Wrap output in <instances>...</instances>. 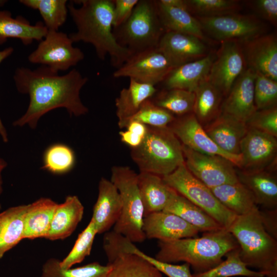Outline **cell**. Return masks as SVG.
Segmentation results:
<instances>
[{"label": "cell", "instance_id": "cell-1", "mask_svg": "<svg viewBox=\"0 0 277 277\" xmlns=\"http://www.w3.org/2000/svg\"><path fill=\"white\" fill-rule=\"evenodd\" d=\"M17 91L29 96L26 112L13 123L15 127L26 125L35 129L41 117L50 111L65 108L71 115L86 114L88 109L82 103L80 91L88 78L74 69L60 75L45 66L35 70L17 68L13 76Z\"/></svg>", "mask_w": 277, "mask_h": 277}, {"label": "cell", "instance_id": "cell-2", "mask_svg": "<svg viewBox=\"0 0 277 277\" xmlns=\"http://www.w3.org/2000/svg\"><path fill=\"white\" fill-rule=\"evenodd\" d=\"M67 7L77 28L69 35L73 43L91 44L100 60L109 55L113 66L118 68L132 55L114 36L113 0L73 1Z\"/></svg>", "mask_w": 277, "mask_h": 277}, {"label": "cell", "instance_id": "cell-3", "mask_svg": "<svg viewBox=\"0 0 277 277\" xmlns=\"http://www.w3.org/2000/svg\"><path fill=\"white\" fill-rule=\"evenodd\" d=\"M157 260L168 263L184 262L192 267L194 273L206 272L215 267L231 250L239 247L227 229L205 232L199 238L159 241Z\"/></svg>", "mask_w": 277, "mask_h": 277}, {"label": "cell", "instance_id": "cell-4", "mask_svg": "<svg viewBox=\"0 0 277 277\" xmlns=\"http://www.w3.org/2000/svg\"><path fill=\"white\" fill-rule=\"evenodd\" d=\"M259 210L236 216L227 230L236 239L240 258L248 267L265 276L277 277V241L264 228Z\"/></svg>", "mask_w": 277, "mask_h": 277}, {"label": "cell", "instance_id": "cell-5", "mask_svg": "<svg viewBox=\"0 0 277 277\" xmlns=\"http://www.w3.org/2000/svg\"><path fill=\"white\" fill-rule=\"evenodd\" d=\"M147 127L141 144L131 148V157L140 172L168 175L185 163L182 144L169 126Z\"/></svg>", "mask_w": 277, "mask_h": 277}, {"label": "cell", "instance_id": "cell-6", "mask_svg": "<svg viewBox=\"0 0 277 277\" xmlns=\"http://www.w3.org/2000/svg\"><path fill=\"white\" fill-rule=\"evenodd\" d=\"M138 174L128 166H113L110 181L120 194L122 208L113 231L133 243L146 239L143 230L144 211L138 186Z\"/></svg>", "mask_w": 277, "mask_h": 277}, {"label": "cell", "instance_id": "cell-7", "mask_svg": "<svg viewBox=\"0 0 277 277\" xmlns=\"http://www.w3.org/2000/svg\"><path fill=\"white\" fill-rule=\"evenodd\" d=\"M114 29L118 43L132 54L157 47L165 32L152 0H138L129 18Z\"/></svg>", "mask_w": 277, "mask_h": 277}, {"label": "cell", "instance_id": "cell-8", "mask_svg": "<svg viewBox=\"0 0 277 277\" xmlns=\"http://www.w3.org/2000/svg\"><path fill=\"white\" fill-rule=\"evenodd\" d=\"M162 178L167 185L203 210L224 228L227 230L236 218V215L219 201L210 188L189 172L185 163Z\"/></svg>", "mask_w": 277, "mask_h": 277}, {"label": "cell", "instance_id": "cell-9", "mask_svg": "<svg viewBox=\"0 0 277 277\" xmlns=\"http://www.w3.org/2000/svg\"><path fill=\"white\" fill-rule=\"evenodd\" d=\"M203 32L221 43H239L266 33V25L253 15L234 13L214 17H197Z\"/></svg>", "mask_w": 277, "mask_h": 277}, {"label": "cell", "instance_id": "cell-10", "mask_svg": "<svg viewBox=\"0 0 277 277\" xmlns=\"http://www.w3.org/2000/svg\"><path fill=\"white\" fill-rule=\"evenodd\" d=\"M73 43L69 35L48 30L36 49L28 56V61L32 64L47 66L56 72L66 71L84 58L82 51L74 47Z\"/></svg>", "mask_w": 277, "mask_h": 277}, {"label": "cell", "instance_id": "cell-11", "mask_svg": "<svg viewBox=\"0 0 277 277\" xmlns=\"http://www.w3.org/2000/svg\"><path fill=\"white\" fill-rule=\"evenodd\" d=\"M189 172L209 188L239 182L234 164L227 159L194 151L182 145Z\"/></svg>", "mask_w": 277, "mask_h": 277}, {"label": "cell", "instance_id": "cell-12", "mask_svg": "<svg viewBox=\"0 0 277 277\" xmlns=\"http://www.w3.org/2000/svg\"><path fill=\"white\" fill-rule=\"evenodd\" d=\"M174 68L157 47L133 54L113 73L115 78L129 77L155 86L162 83Z\"/></svg>", "mask_w": 277, "mask_h": 277}, {"label": "cell", "instance_id": "cell-13", "mask_svg": "<svg viewBox=\"0 0 277 277\" xmlns=\"http://www.w3.org/2000/svg\"><path fill=\"white\" fill-rule=\"evenodd\" d=\"M207 80L227 96L239 76L247 69L240 43H221Z\"/></svg>", "mask_w": 277, "mask_h": 277}, {"label": "cell", "instance_id": "cell-14", "mask_svg": "<svg viewBox=\"0 0 277 277\" xmlns=\"http://www.w3.org/2000/svg\"><path fill=\"white\" fill-rule=\"evenodd\" d=\"M171 124L169 128L183 145L200 153L222 156L241 169V156L230 154L220 148L208 135L193 113L175 119Z\"/></svg>", "mask_w": 277, "mask_h": 277}, {"label": "cell", "instance_id": "cell-15", "mask_svg": "<svg viewBox=\"0 0 277 277\" xmlns=\"http://www.w3.org/2000/svg\"><path fill=\"white\" fill-rule=\"evenodd\" d=\"M276 149L275 137L248 127L240 144L241 170L246 171L264 170L275 157Z\"/></svg>", "mask_w": 277, "mask_h": 277}, {"label": "cell", "instance_id": "cell-16", "mask_svg": "<svg viewBox=\"0 0 277 277\" xmlns=\"http://www.w3.org/2000/svg\"><path fill=\"white\" fill-rule=\"evenodd\" d=\"M157 47L174 68L201 59L209 53L200 38L175 32H165Z\"/></svg>", "mask_w": 277, "mask_h": 277}, {"label": "cell", "instance_id": "cell-17", "mask_svg": "<svg viewBox=\"0 0 277 277\" xmlns=\"http://www.w3.org/2000/svg\"><path fill=\"white\" fill-rule=\"evenodd\" d=\"M248 68L277 81V39L264 34L240 43Z\"/></svg>", "mask_w": 277, "mask_h": 277}, {"label": "cell", "instance_id": "cell-18", "mask_svg": "<svg viewBox=\"0 0 277 277\" xmlns=\"http://www.w3.org/2000/svg\"><path fill=\"white\" fill-rule=\"evenodd\" d=\"M143 230L146 239L170 241L195 237L199 230L179 216L163 211L144 216Z\"/></svg>", "mask_w": 277, "mask_h": 277}, {"label": "cell", "instance_id": "cell-19", "mask_svg": "<svg viewBox=\"0 0 277 277\" xmlns=\"http://www.w3.org/2000/svg\"><path fill=\"white\" fill-rule=\"evenodd\" d=\"M255 72L247 68L236 79L225 100L223 113L246 123L256 111L254 103Z\"/></svg>", "mask_w": 277, "mask_h": 277}, {"label": "cell", "instance_id": "cell-20", "mask_svg": "<svg viewBox=\"0 0 277 277\" xmlns=\"http://www.w3.org/2000/svg\"><path fill=\"white\" fill-rule=\"evenodd\" d=\"M120 194L110 180L102 177L98 183V193L93 206L91 220L97 234L109 231L118 221L122 211Z\"/></svg>", "mask_w": 277, "mask_h": 277}, {"label": "cell", "instance_id": "cell-21", "mask_svg": "<svg viewBox=\"0 0 277 277\" xmlns=\"http://www.w3.org/2000/svg\"><path fill=\"white\" fill-rule=\"evenodd\" d=\"M204 130L222 150L230 154L241 155L240 144L248 130L245 123L222 113Z\"/></svg>", "mask_w": 277, "mask_h": 277}, {"label": "cell", "instance_id": "cell-22", "mask_svg": "<svg viewBox=\"0 0 277 277\" xmlns=\"http://www.w3.org/2000/svg\"><path fill=\"white\" fill-rule=\"evenodd\" d=\"M215 54L208 53L205 57L173 68L162 82L167 89H180L194 92L207 80Z\"/></svg>", "mask_w": 277, "mask_h": 277}, {"label": "cell", "instance_id": "cell-23", "mask_svg": "<svg viewBox=\"0 0 277 277\" xmlns=\"http://www.w3.org/2000/svg\"><path fill=\"white\" fill-rule=\"evenodd\" d=\"M239 181L252 194L258 206L264 209H277V180L264 170L236 171Z\"/></svg>", "mask_w": 277, "mask_h": 277}, {"label": "cell", "instance_id": "cell-24", "mask_svg": "<svg viewBox=\"0 0 277 277\" xmlns=\"http://www.w3.org/2000/svg\"><path fill=\"white\" fill-rule=\"evenodd\" d=\"M84 207L76 195L67 196L57 205L46 239L54 241L69 237L81 221Z\"/></svg>", "mask_w": 277, "mask_h": 277}, {"label": "cell", "instance_id": "cell-25", "mask_svg": "<svg viewBox=\"0 0 277 277\" xmlns=\"http://www.w3.org/2000/svg\"><path fill=\"white\" fill-rule=\"evenodd\" d=\"M137 178L144 216L163 211L175 191L160 175L140 172Z\"/></svg>", "mask_w": 277, "mask_h": 277}, {"label": "cell", "instance_id": "cell-26", "mask_svg": "<svg viewBox=\"0 0 277 277\" xmlns=\"http://www.w3.org/2000/svg\"><path fill=\"white\" fill-rule=\"evenodd\" d=\"M57 205L47 197L28 204L24 220L23 239L46 238Z\"/></svg>", "mask_w": 277, "mask_h": 277}, {"label": "cell", "instance_id": "cell-27", "mask_svg": "<svg viewBox=\"0 0 277 277\" xmlns=\"http://www.w3.org/2000/svg\"><path fill=\"white\" fill-rule=\"evenodd\" d=\"M47 32L48 29L41 22L31 25L22 16L13 18L9 11H0V45L5 43L8 38H15L28 45L34 40L40 42Z\"/></svg>", "mask_w": 277, "mask_h": 277}, {"label": "cell", "instance_id": "cell-28", "mask_svg": "<svg viewBox=\"0 0 277 277\" xmlns=\"http://www.w3.org/2000/svg\"><path fill=\"white\" fill-rule=\"evenodd\" d=\"M156 91L154 85L130 79L128 87L123 88L115 101L118 127L125 128L127 121L137 112L145 101L155 94Z\"/></svg>", "mask_w": 277, "mask_h": 277}, {"label": "cell", "instance_id": "cell-29", "mask_svg": "<svg viewBox=\"0 0 277 277\" xmlns=\"http://www.w3.org/2000/svg\"><path fill=\"white\" fill-rule=\"evenodd\" d=\"M163 211L179 216L199 231H215L224 228L203 210L176 191Z\"/></svg>", "mask_w": 277, "mask_h": 277}, {"label": "cell", "instance_id": "cell-30", "mask_svg": "<svg viewBox=\"0 0 277 277\" xmlns=\"http://www.w3.org/2000/svg\"><path fill=\"white\" fill-rule=\"evenodd\" d=\"M158 15L165 32H175L195 36L202 41L206 37L196 18L187 9L171 7L155 1Z\"/></svg>", "mask_w": 277, "mask_h": 277}, {"label": "cell", "instance_id": "cell-31", "mask_svg": "<svg viewBox=\"0 0 277 277\" xmlns=\"http://www.w3.org/2000/svg\"><path fill=\"white\" fill-rule=\"evenodd\" d=\"M219 201L236 216L259 208L251 192L239 181L210 188Z\"/></svg>", "mask_w": 277, "mask_h": 277}, {"label": "cell", "instance_id": "cell-32", "mask_svg": "<svg viewBox=\"0 0 277 277\" xmlns=\"http://www.w3.org/2000/svg\"><path fill=\"white\" fill-rule=\"evenodd\" d=\"M27 205L10 207L0 213V260L23 239Z\"/></svg>", "mask_w": 277, "mask_h": 277}, {"label": "cell", "instance_id": "cell-33", "mask_svg": "<svg viewBox=\"0 0 277 277\" xmlns=\"http://www.w3.org/2000/svg\"><path fill=\"white\" fill-rule=\"evenodd\" d=\"M111 269L107 277H163L153 265L140 256L120 253L108 260Z\"/></svg>", "mask_w": 277, "mask_h": 277}, {"label": "cell", "instance_id": "cell-34", "mask_svg": "<svg viewBox=\"0 0 277 277\" xmlns=\"http://www.w3.org/2000/svg\"><path fill=\"white\" fill-rule=\"evenodd\" d=\"M194 92L195 101L192 112L201 125L208 124L220 114L223 95L207 80L201 83Z\"/></svg>", "mask_w": 277, "mask_h": 277}, {"label": "cell", "instance_id": "cell-35", "mask_svg": "<svg viewBox=\"0 0 277 277\" xmlns=\"http://www.w3.org/2000/svg\"><path fill=\"white\" fill-rule=\"evenodd\" d=\"M111 266L92 262L74 268L63 269L60 261L55 258L48 259L43 265L40 277H107Z\"/></svg>", "mask_w": 277, "mask_h": 277}, {"label": "cell", "instance_id": "cell-36", "mask_svg": "<svg viewBox=\"0 0 277 277\" xmlns=\"http://www.w3.org/2000/svg\"><path fill=\"white\" fill-rule=\"evenodd\" d=\"M225 256L226 260H223L215 267L206 272L193 273L192 277L265 276L262 272L249 269L242 261L240 256V247L228 252Z\"/></svg>", "mask_w": 277, "mask_h": 277}, {"label": "cell", "instance_id": "cell-37", "mask_svg": "<svg viewBox=\"0 0 277 277\" xmlns=\"http://www.w3.org/2000/svg\"><path fill=\"white\" fill-rule=\"evenodd\" d=\"M23 5L37 10L44 24L49 30L58 31L67 19L68 12L66 0H20Z\"/></svg>", "mask_w": 277, "mask_h": 277}, {"label": "cell", "instance_id": "cell-38", "mask_svg": "<svg viewBox=\"0 0 277 277\" xmlns=\"http://www.w3.org/2000/svg\"><path fill=\"white\" fill-rule=\"evenodd\" d=\"M75 155L69 146L55 143L49 146L43 155L42 168L56 175L66 174L74 167Z\"/></svg>", "mask_w": 277, "mask_h": 277}, {"label": "cell", "instance_id": "cell-39", "mask_svg": "<svg viewBox=\"0 0 277 277\" xmlns=\"http://www.w3.org/2000/svg\"><path fill=\"white\" fill-rule=\"evenodd\" d=\"M194 101V92L171 89L162 92L152 102L172 114L184 115L193 111Z\"/></svg>", "mask_w": 277, "mask_h": 277}, {"label": "cell", "instance_id": "cell-40", "mask_svg": "<svg viewBox=\"0 0 277 277\" xmlns=\"http://www.w3.org/2000/svg\"><path fill=\"white\" fill-rule=\"evenodd\" d=\"M187 9L197 17H214L238 13L241 6L235 0H186Z\"/></svg>", "mask_w": 277, "mask_h": 277}, {"label": "cell", "instance_id": "cell-41", "mask_svg": "<svg viewBox=\"0 0 277 277\" xmlns=\"http://www.w3.org/2000/svg\"><path fill=\"white\" fill-rule=\"evenodd\" d=\"M97 234L94 223L91 220L87 227L79 234L73 248L67 256L63 261H60V267L63 269L71 268L89 255Z\"/></svg>", "mask_w": 277, "mask_h": 277}, {"label": "cell", "instance_id": "cell-42", "mask_svg": "<svg viewBox=\"0 0 277 277\" xmlns=\"http://www.w3.org/2000/svg\"><path fill=\"white\" fill-rule=\"evenodd\" d=\"M175 120L173 114L157 106L148 99L145 101L137 112L127 122L125 128L132 121L153 127H168Z\"/></svg>", "mask_w": 277, "mask_h": 277}, {"label": "cell", "instance_id": "cell-43", "mask_svg": "<svg viewBox=\"0 0 277 277\" xmlns=\"http://www.w3.org/2000/svg\"><path fill=\"white\" fill-rule=\"evenodd\" d=\"M254 92L256 110L276 106L277 81L256 71L255 72Z\"/></svg>", "mask_w": 277, "mask_h": 277}, {"label": "cell", "instance_id": "cell-44", "mask_svg": "<svg viewBox=\"0 0 277 277\" xmlns=\"http://www.w3.org/2000/svg\"><path fill=\"white\" fill-rule=\"evenodd\" d=\"M123 252L140 256L153 265L162 273L168 277H192L189 264L185 263L182 265H175L160 261L144 253L130 241L126 242L124 244Z\"/></svg>", "mask_w": 277, "mask_h": 277}, {"label": "cell", "instance_id": "cell-45", "mask_svg": "<svg viewBox=\"0 0 277 277\" xmlns=\"http://www.w3.org/2000/svg\"><path fill=\"white\" fill-rule=\"evenodd\" d=\"M253 128L274 137L277 136V109L276 106L256 110L246 123Z\"/></svg>", "mask_w": 277, "mask_h": 277}, {"label": "cell", "instance_id": "cell-46", "mask_svg": "<svg viewBox=\"0 0 277 277\" xmlns=\"http://www.w3.org/2000/svg\"><path fill=\"white\" fill-rule=\"evenodd\" d=\"M250 6L260 17L273 25L277 23V1L256 0L249 2Z\"/></svg>", "mask_w": 277, "mask_h": 277}, {"label": "cell", "instance_id": "cell-47", "mask_svg": "<svg viewBox=\"0 0 277 277\" xmlns=\"http://www.w3.org/2000/svg\"><path fill=\"white\" fill-rule=\"evenodd\" d=\"M138 0H113L114 29L122 25L130 16Z\"/></svg>", "mask_w": 277, "mask_h": 277}, {"label": "cell", "instance_id": "cell-48", "mask_svg": "<svg viewBox=\"0 0 277 277\" xmlns=\"http://www.w3.org/2000/svg\"><path fill=\"white\" fill-rule=\"evenodd\" d=\"M260 218L266 231L277 239V209L259 210Z\"/></svg>", "mask_w": 277, "mask_h": 277}, {"label": "cell", "instance_id": "cell-49", "mask_svg": "<svg viewBox=\"0 0 277 277\" xmlns=\"http://www.w3.org/2000/svg\"><path fill=\"white\" fill-rule=\"evenodd\" d=\"M119 134L121 141L131 148L138 147L144 138L128 130L121 131Z\"/></svg>", "mask_w": 277, "mask_h": 277}, {"label": "cell", "instance_id": "cell-50", "mask_svg": "<svg viewBox=\"0 0 277 277\" xmlns=\"http://www.w3.org/2000/svg\"><path fill=\"white\" fill-rule=\"evenodd\" d=\"M13 52L12 47H8L0 51V64L6 58L11 55ZM0 136L4 143L8 142V135L7 130L5 127L0 116Z\"/></svg>", "mask_w": 277, "mask_h": 277}, {"label": "cell", "instance_id": "cell-51", "mask_svg": "<svg viewBox=\"0 0 277 277\" xmlns=\"http://www.w3.org/2000/svg\"><path fill=\"white\" fill-rule=\"evenodd\" d=\"M128 130L144 137L147 133V126L136 121L130 122L126 127Z\"/></svg>", "mask_w": 277, "mask_h": 277}, {"label": "cell", "instance_id": "cell-52", "mask_svg": "<svg viewBox=\"0 0 277 277\" xmlns=\"http://www.w3.org/2000/svg\"><path fill=\"white\" fill-rule=\"evenodd\" d=\"M159 2L166 6L182 8L187 9L186 0H159Z\"/></svg>", "mask_w": 277, "mask_h": 277}, {"label": "cell", "instance_id": "cell-53", "mask_svg": "<svg viewBox=\"0 0 277 277\" xmlns=\"http://www.w3.org/2000/svg\"><path fill=\"white\" fill-rule=\"evenodd\" d=\"M7 166V162L3 159L0 158V195L3 192V180L2 172Z\"/></svg>", "mask_w": 277, "mask_h": 277}, {"label": "cell", "instance_id": "cell-54", "mask_svg": "<svg viewBox=\"0 0 277 277\" xmlns=\"http://www.w3.org/2000/svg\"><path fill=\"white\" fill-rule=\"evenodd\" d=\"M1 204H0V209H1Z\"/></svg>", "mask_w": 277, "mask_h": 277}]
</instances>
